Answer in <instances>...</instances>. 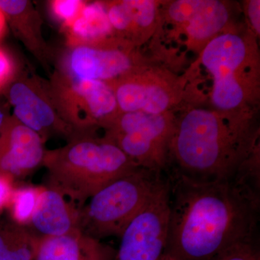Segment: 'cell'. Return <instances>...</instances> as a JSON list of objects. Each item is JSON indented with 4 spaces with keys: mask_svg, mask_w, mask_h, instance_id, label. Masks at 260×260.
<instances>
[{
    "mask_svg": "<svg viewBox=\"0 0 260 260\" xmlns=\"http://www.w3.org/2000/svg\"><path fill=\"white\" fill-rule=\"evenodd\" d=\"M44 140L14 116L0 129V174L11 177L28 174L42 164Z\"/></svg>",
    "mask_w": 260,
    "mask_h": 260,
    "instance_id": "8fae6325",
    "label": "cell"
},
{
    "mask_svg": "<svg viewBox=\"0 0 260 260\" xmlns=\"http://www.w3.org/2000/svg\"><path fill=\"white\" fill-rule=\"evenodd\" d=\"M41 238L23 225L0 223V260H34Z\"/></svg>",
    "mask_w": 260,
    "mask_h": 260,
    "instance_id": "ac0fdd59",
    "label": "cell"
},
{
    "mask_svg": "<svg viewBox=\"0 0 260 260\" xmlns=\"http://www.w3.org/2000/svg\"><path fill=\"white\" fill-rule=\"evenodd\" d=\"M15 74L14 61L6 51L0 49V90L12 83Z\"/></svg>",
    "mask_w": 260,
    "mask_h": 260,
    "instance_id": "603a6c76",
    "label": "cell"
},
{
    "mask_svg": "<svg viewBox=\"0 0 260 260\" xmlns=\"http://www.w3.org/2000/svg\"><path fill=\"white\" fill-rule=\"evenodd\" d=\"M8 98L15 118L45 140L54 135L71 139L75 133L61 119L53 100L49 84L37 78L13 80L8 85Z\"/></svg>",
    "mask_w": 260,
    "mask_h": 260,
    "instance_id": "30bf717a",
    "label": "cell"
},
{
    "mask_svg": "<svg viewBox=\"0 0 260 260\" xmlns=\"http://www.w3.org/2000/svg\"><path fill=\"white\" fill-rule=\"evenodd\" d=\"M6 18H5L4 13L0 10V38L3 37V34L6 29Z\"/></svg>",
    "mask_w": 260,
    "mask_h": 260,
    "instance_id": "484cf974",
    "label": "cell"
},
{
    "mask_svg": "<svg viewBox=\"0 0 260 260\" xmlns=\"http://www.w3.org/2000/svg\"><path fill=\"white\" fill-rule=\"evenodd\" d=\"M86 3L81 0H54L49 3V7L54 18L67 29L79 16Z\"/></svg>",
    "mask_w": 260,
    "mask_h": 260,
    "instance_id": "ffe728a7",
    "label": "cell"
},
{
    "mask_svg": "<svg viewBox=\"0 0 260 260\" xmlns=\"http://www.w3.org/2000/svg\"><path fill=\"white\" fill-rule=\"evenodd\" d=\"M44 188L25 186L14 189L9 203L10 213L15 223L28 225Z\"/></svg>",
    "mask_w": 260,
    "mask_h": 260,
    "instance_id": "d6986e66",
    "label": "cell"
},
{
    "mask_svg": "<svg viewBox=\"0 0 260 260\" xmlns=\"http://www.w3.org/2000/svg\"><path fill=\"white\" fill-rule=\"evenodd\" d=\"M171 95L159 84L146 83V99L143 112L151 114H162L171 106Z\"/></svg>",
    "mask_w": 260,
    "mask_h": 260,
    "instance_id": "44dd1931",
    "label": "cell"
},
{
    "mask_svg": "<svg viewBox=\"0 0 260 260\" xmlns=\"http://www.w3.org/2000/svg\"><path fill=\"white\" fill-rule=\"evenodd\" d=\"M107 11L116 35L130 44L140 32L153 26L156 5L150 0H123L107 3Z\"/></svg>",
    "mask_w": 260,
    "mask_h": 260,
    "instance_id": "5bb4252c",
    "label": "cell"
},
{
    "mask_svg": "<svg viewBox=\"0 0 260 260\" xmlns=\"http://www.w3.org/2000/svg\"><path fill=\"white\" fill-rule=\"evenodd\" d=\"M0 10L29 50L39 58L45 57L48 49L42 36V20L30 2L0 0Z\"/></svg>",
    "mask_w": 260,
    "mask_h": 260,
    "instance_id": "2e32d148",
    "label": "cell"
},
{
    "mask_svg": "<svg viewBox=\"0 0 260 260\" xmlns=\"http://www.w3.org/2000/svg\"><path fill=\"white\" fill-rule=\"evenodd\" d=\"M225 119L222 114L194 109L174 124L169 153L177 162V172L202 180L234 175L253 140L242 121Z\"/></svg>",
    "mask_w": 260,
    "mask_h": 260,
    "instance_id": "7a4b0ae2",
    "label": "cell"
},
{
    "mask_svg": "<svg viewBox=\"0 0 260 260\" xmlns=\"http://www.w3.org/2000/svg\"><path fill=\"white\" fill-rule=\"evenodd\" d=\"M80 213V208L60 193L44 188L28 225L39 237H58L79 229Z\"/></svg>",
    "mask_w": 260,
    "mask_h": 260,
    "instance_id": "4fadbf2b",
    "label": "cell"
},
{
    "mask_svg": "<svg viewBox=\"0 0 260 260\" xmlns=\"http://www.w3.org/2000/svg\"><path fill=\"white\" fill-rule=\"evenodd\" d=\"M165 252L179 260H210L229 248L255 241L259 191L234 177L202 179L176 171Z\"/></svg>",
    "mask_w": 260,
    "mask_h": 260,
    "instance_id": "6da1fadb",
    "label": "cell"
},
{
    "mask_svg": "<svg viewBox=\"0 0 260 260\" xmlns=\"http://www.w3.org/2000/svg\"><path fill=\"white\" fill-rule=\"evenodd\" d=\"M210 260H260L259 247L255 241L240 243Z\"/></svg>",
    "mask_w": 260,
    "mask_h": 260,
    "instance_id": "7402d4cb",
    "label": "cell"
},
{
    "mask_svg": "<svg viewBox=\"0 0 260 260\" xmlns=\"http://www.w3.org/2000/svg\"><path fill=\"white\" fill-rule=\"evenodd\" d=\"M259 0H252L248 5V15L250 20L251 26L256 34H259Z\"/></svg>",
    "mask_w": 260,
    "mask_h": 260,
    "instance_id": "d4e9b609",
    "label": "cell"
},
{
    "mask_svg": "<svg viewBox=\"0 0 260 260\" xmlns=\"http://www.w3.org/2000/svg\"><path fill=\"white\" fill-rule=\"evenodd\" d=\"M6 116L5 115V113L3 112V109L0 108V129H1L2 126H3V124H4L5 119H6Z\"/></svg>",
    "mask_w": 260,
    "mask_h": 260,
    "instance_id": "83f0119b",
    "label": "cell"
},
{
    "mask_svg": "<svg viewBox=\"0 0 260 260\" xmlns=\"http://www.w3.org/2000/svg\"><path fill=\"white\" fill-rule=\"evenodd\" d=\"M230 11L227 5L217 0H197L194 9L181 24L188 40L194 44H208L229 23Z\"/></svg>",
    "mask_w": 260,
    "mask_h": 260,
    "instance_id": "e0dca14e",
    "label": "cell"
},
{
    "mask_svg": "<svg viewBox=\"0 0 260 260\" xmlns=\"http://www.w3.org/2000/svg\"><path fill=\"white\" fill-rule=\"evenodd\" d=\"M159 260H179L177 257L172 255V254H169V253L164 252V254L160 256V259Z\"/></svg>",
    "mask_w": 260,
    "mask_h": 260,
    "instance_id": "4316f807",
    "label": "cell"
},
{
    "mask_svg": "<svg viewBox=\"0 0 260 260\" xmlns=\"http://www.w3.org/2000/svg\"><path fill=\"white\" fill-rule=\"evenodd\" d=\"M112 246L79 229L64 235L41 238L34 260H115Z\"/></svg>",
    "mask_w": 260,
    "mask_h": 260,
    "instance_id": "7c38bea8",
    "label": "cell"
},
{
    "mask_svg": "<svg viewBox=\"0 0 260 260\" xmlns=\"http://www.w3.org/2000/svg\"><path fill=\"white\" fill-rule=\"evenodd\" d=\"M174 124L165 114L121 113L106 129L104 138L138 167L160 173L167 164Z\"/></svg>",
    "mask_w": 260,
    "mask_h": 260,
    "instance_id": "52a82bcc",
    "label": "cell"
},
{
    "mask_svg": "<svg viewBox=\"0 0 260 260\" xmlns=\"http://www.w3.org/2000/svg\"><path fill=\"white\" fill-rule=\"evenodd\" d=\"M49 86L59 115L75 135L107 129L120 114L114 89L105 82L74 79L57 72Z\"/></svg>",
    "mask_w": 260,
    "mask_h": 260,
    "instance_id": "8992f818",
    "label": "cell"
},
{
    "mask_svg": "<svg viewBox=\"0 0 260 260\" xmlns=\"http://www.w3.org/2000/svg\"><path fill=\"white\" fill-rule=\"evenodd\" d=\"M130 44L116 39L93 46L69 47L59 73L78 80L112 84L135 71Z\"/></svg>",
    "mask_w": 260,
    "mask_h": 260,
    "instance_id": "9c48e42d",
    "label": "cell"
},
{
    "mask_svg": "<svg viewBox=\"0 0 260 260\" xmlns=\"http://www.w3.org/2000/svg\"><path fill=\"white\" fill-rule=\"evenodd\" d=\"M42 164L48 188L80 210L104 186L138 167L117 146L94 133L75 135L64 147L46 150Z\"/></svg>",
    "mask_w": 260,
    "mask_h": 260,
    "instance_id": "3957f363",
    "label": "cell"
},
{
    "mask_svg": "<svg viewBox=\"0 0 260 260\" xmlns=\"http://www.w3.org/2000/svg\"><path fill=\"white\" fill-rule=\"evenodd\" d=\"M12 179L10 176L0 174V210L9 205L13 189Z\"/></svg>",
    "mask_w": 260,
    "mask_h": 260,
    "instance_id": "cb8c5ba5",
    "label": "cell"
},
{
    "mask_svg": "<svg viewBox=\"0 0 260 260\" xmlns=\"http://www.w3.org/2000/svg\"><path fill=\"white\" fill-rule=\"evenodd\" d=\"M170 186L164 179L121 235L115 260H159L167 249Z\"/></svg>",
    "mask_w": 260,
    "mask_h": 260,
    "instance_id": "ba28073f",
    "label": "cell"
},
{
    "mask_svg": "<svg viewBox=\"0 0 260 260\" xmlns=\"http://www.w3.org/2000/svg\"><path fill=\"white\" fill-rule=\"evenodd\" d=\"M67 30L69 47L97 45L119 39L109 22L105 3L102 2L86 3Z\"/></svg>",
    "mask_w": 260,
    "mask_h": 260,
    "instance_id": "9a60e30c",
    "label": "cell"
},
{
    "mask_svg": "<svg viewBox=\"0 0 260 260\" xmlns=\"http://www.w3.org/2000/svg\"><path fill=\"white\" fill-rule=\"evenodd\" d=\"M164 180L160 172L138 167L104 186L80 210V230L99 240L120 237Z\"/></svg>",
    "mask_w": 260,
    "mask_h": 260,
    "instance_id": "277c9868",
    "label": "cell"
},
{
    "mask_svg": "<svg viewBox=\"0 0 260 260\" xmlns=\"http://www.w3.org/2000/svg\"><path fill=\"white\" fill-rule=\"evenodd\" d=\"M200 59L213 78L215 107L230 111L242 105L255 81L254 59L246 39L232 32L220 34L205 45Z\"/></svg>",
    "mask_w": 260,
    "mask_h": 260,
    "instance_id": "5b68a950",
    "label": "cell"
}]
</instances>
